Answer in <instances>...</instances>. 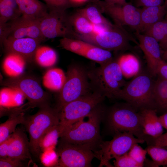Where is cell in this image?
I'll return each mask as SVG.
<instances>
[{
  "mask_svg": "<svg viewBox=\"0 0 167 167\" xmlns=\"http://www.w3.org/2000/svg\"><path fill=\"white\" fill-rule=\"evenodd\" d=\"M88 75L91 90L110 99H116L126 82L118 61L113 59L88 70Z\"/></svg>",
  "mask_w": 167,
  "mask_h": 167,
  "instance_id": "1",
  "label": "cell"
},
{
  "mask_svg": "<svg viewBox=\"0 0 167 167\" xmlns=\"http://www.w3.org/2000/svg\"><path fill=\"white\" fill-rule=\"evenodd\" d=\"M153 77L148 71L139 72L131 80L126 82L116 99L125 101L139 111L155 109Z\"/></svg>",
  "mask_w": 167,
  "mask_h": 167,
  "instance_id": "2",
  "label": "cell"
},
{
  "mask_svg": "<svg viewBox=\"0 0 167 167\" xmlns=\"http://www.w3.org/2000/svg\"><path fill=\"white\" fill-rule=\"evenodd\" d=\"M108 122L110 129L114 134L130 132L144 140L147 144L151 139L143 132L139 111L126 102L116 104L109 109Z\"/></svg>",
  "mask_w": 167,
  "mask_h": 167,
  "instance_id": "3",
  "label": "cell"
},
{
  "mask_svg": "<svg viewBox=\"0 0 167 167\" xmlns=\"http://www.w3.org/2000/svg\"><path fill=\"white\" fill-rule=\"evenodd\" d=\"M60 111L50 106L39 108L35 114L25 117L24 125L29 135V147L32 154L37 156L41 151V140L51 127L59 124Z\"/></svg>",
  "mask_w": 167,
  "mask_h": 167,
  "instance_id": "4",
  "label": "cell"
},
{
  "mask_svg": "<svg viewBox=\"0 0 167 167\" xmlns=\"http://www.w3.org/2000/svg\"><path fill=\"white\" fill-rule=\"evenodd\" d=\"M100 109L97 106L87 117L65 130L61 134V140L73 144L88 147L93 150L100 139Z\"/></svg>",
  "mask_w": 167,
  "mask_h": 167,
  "instance_id": "5",
  "label": "cell"
},
{
  "mask_svg": "<svg viewBox=\"0 0 167 167\" xmlns=\"http://www.w3.org/2000/svg\"><path fill=\"white\" fill-rule=\"evenodd\" d=\"M65 83L59 92L56 107L60 111L67 103L90 92L91 90L88 71L77 64L70 66Z\"/></svg>",
  "mask_w": 167,
  "mask_h": 167,
  "instance_id": "6",
  "label": "cell"
},
{
  "mask_svg": "<svg viewBox=\"0 0 167 167\" xmlns=\"http://www.w3.org/2000/svg\"><path fill=\"white\" fill-rule=\"evenodd\" d=\"M105 97L93 92L65 105L59 113L60 135L65 130L87 117Z\"/></svg>",
  "mask_w": 167,
  "mask_h": 167,
  "instance_id": "7",
  "label": "cell"
},
{
  "mask_svg": "<svg viewBox=\"0 0 167 167\" xmlns=\"http://www.w3.org/2000/svg\"><path fill=\"white\" fill-rule=\"evenodd\" d=\"M145 142L130 132L117 133L111 140L101 142L100 148L94 152L95 157L100 161L99 167H113L109 163L111 159L128 152L134 144Z\"/></svg>",
  "mask_w": 167,
  "mask_h": 167,
  "instance_id": "8",
  "label": "cell"
},
{
  "mask_svg": "<svg viewBox=\"0 0 167 167\" xmlns=\"http://www.w3.org/2000/svg\"><path fill=\"white\" fill-rule=\"evenodd\" d=\"M1 85L19 89L28 100L30 108H39L50 105V97L44 91L35 79L22 75L2 80Z\"/></svg>",
  "mask_w": 167,
  "mask_h": 167,
  "instance_id": "9",
  "label": "cell"
},
{
  "mask_svg": "<svg viewBox=\"0 0 167 167\" xmlns=\"http://www.w3.org/2000/svg\"><path fill=\"white\" fill-rule=\"evenodd\" d=\"M40 26L45 38L61 37L78 39L79 35L73 30L70 16L65 11H49L41 19Z\"/></svg>",
  "mask_w": 167,
  "mask_h": 167,
  "instance_id": "10",
  "label": "cell"
},
{
  "mask_svg": "<svg viewBox=\"0 0 167 167\" xmlns=\"http://www.w3.org/2000/svg\"><path fill=\"white\" fill-rule=\"evenodd\" d=\"M58 148L59 157L57 166L61 167H88L95 157L92 149L82 145L61 140Z\"/></svg>",
  "mask_w": 167,
  "mask_h": 167,
  "instance_id": "11",
  "label": "cell"
},
{
  "mask_svg": "<svg viewBox=\"0 0 167 167\" xmlns=\"http://www.w3.org/2000/svg\"><path fill=\"white\" fill-rule=\"evenodd\" d=\"M117 25L99 32L86 36L79 35L78 39L103 49L119 51L129 49L126 34Z\"/></svg>",
  "mask_w": 167,
  "mask_h": 167,
  "instance_id": "12",
  "label": "cell"
},
{
  "mask_svg": "<svg viewBox=\"0 0 167 167\" xmlns=\"http://www.w3.org/2000/svg\"><path fill=\"white\" fill-rule=\"evenodd\" d=\"M95 3L113 19L117 25H127L138 31L141 22V8L129 3L120 5L108 4L104 1H99Z\"/></svg>",
  "mask_w": 167,
  "mask_h": 167,
  "instance_id": "13",
  "label": "cell"
},
{
  "mask_svg": "<svg viewBox=\"0 0 167 167\" xmlns=\"http://www.w3.org/2000/svg\"><path fill=\"white\" fill-rule=\"evenodd\" d=\"M135 33L146 60L148 71L152 77H155L157 75L158 66L163 60L159 44L150 36L137 31Z\"/></svg>",
  "mask_w": 167,
  "mask_h": 167,
  "instance_id": "14",
  "label": "cell"
},
{
  "mask_svg": "<svg viewBox=\"0 0 167 167\" xmlns=\"http://www.w3.org/2000/svg\"><path fill=\"white\" fill-rule=\"evenodd\" d=\"M45 40L29 37L15 38L8 37L4 41L2 47L7 53L18 54L27 62L34 60L35 53L41 43Z\"/></svg>",
  "mask_w": 167,
  "mask_h": 167,
  "instance_id": "15",
  "label": "cell"
},
{
  "mask_svg": "<svg viewBox=\"0 0 167 167\" xmlns=\"http://www.w3.org/2000/svg\"><path fill=\"white\" fill-rule=\"evenodd\" d=\"M41 20L21 15L8 22L11 30L8 37L15 38L29 37L45 40V38L43 35L40 28Z\"/></svg>",
  "mask_w": 167,
  "mask_h": 167,
  "instance_id": "16",
  "label": "cell"
},
{
  "mask_svg": "<svg viewBox=\"0 0 167 167\" xmlns=\"http://www.w3.org/2000/svg\"><path fill=\"white\" fill-rule=\"evenodd\" d=\"M13 139L9 149L8 157L22 161L31 158L29 141L21 129H16L12 133Z\"/></svg>",
  "mask_w": 167,
  "mask_h": 167,
  "instance_id": "17",
  "label": "cell"
},
{
  "mask_svg": "<svg viewBox=\"0 0 167 167\" xmlns=\"http://www.w3.org/2000/svg\"><path fill=\"white\" fill-rule=\"evenodd\" d=\"M143 132L146 135L155 138L163 133L162 125L155 109H146L139 111Z\"/></svg>",
  "mask_w": 167,
  "mask_h": 167,
  "instance_id": "18",
  "label": "cell"
},
{
  "mask_svg": "<svg viewBox=\"0 0 167 167\" xmlns=\"http://www.w3.org/2000/svg\"><path fill=\"white\" fill-rule=\"evenodd\" d=\"M22 15L41 20L49 12L47 6L38 0H16Z\"/></svg>",
  "mask_w": 167,
  "mask_h": 167,
  "instance_id": "19",
  "label": "cell"
},
{
  "mask_svg": "<svg viewBox=\"0 0 167 167\" xmlns=\"http://www.w3.org/2000/svg\"><path fill=\"white\" fill-rule=\"evenodd\" d=\"M167 13V10L164 4L160 6L142 7L141 11L140 26L137 32H144L152 25L163 20Z\"/></svg>",
  "mask_w": 167,
  "mask_h": 167,
  "instance_id": "20",
  "label": "cell"
},
{
  "mask_svg": "<svg viewBox=\"0 0 167 167\" xmlns=\"http://www.w3.org/2000/svg\"><path fill=\"white\" fill-rule=\"evenodd\" d=\"M7 54L2 64L5 73L10 78L22 75L27 62L26 60L18 54L13 53Z\"/></svg>",
  "mask_w": 167,
  "mask_h": 167,
  "instance_id": "21",
  "label": "cell"
},
{
  "mask_svg": "<svg viewBox=\"0 0 167 167\" xmlns=\"http://www.w3.org/2000/svg\"><path fill=\"white\" fill-rule=\"evenodd\" d=\"M21 109H17L11 113L8 119L0 125V143L6 139L16 130L17 125H24L25 116Z\"/></svg>",
  "mask_w": 167,
  "mask_h": 167,
  "instance_id": "22",
  "label": "cell"
},
{
  "mask_svg": "<svg viewBox=\"0 0 167 167\" xmlns=\"http://www.w3.org/2000/svg\"><path fill=\"white\" fill-rule=\"evenodd\" d=\"M66 75L59 68L49 69L42 78V83L47 89L53 91L59 92L62 88L66 81Z\"/></svg>",
  "mask_w": 167,
  "mask_h": 167,
  "instance_id": "23",
  "label": "cell"
},
{
  "mask_svg": "<svg viewBox=\"0 0 167 167\" xmlns=\"http://www.w3.org/2000/svg\"><path fill=\"white\" fill-rule=\"evenodd\" d=\"M155 80L153 98L156 112H167V80L157 76Z\"/></svg>",
  "mask_w": 167,
  "mask_h": 167,
  "instance_id": "24",
  "label": "cell"
},
{
  "mask_svg": "<svg viewBox=\"0 0 167 167\" xmlns=\"http://www.w3.org/2000/svg\"><path fill=\"white\" fill-rule=\"evenodd\" d=\"M58 59L56 51L52 48L46 46L40 45L37 49L34 60L39 66L48 67L54 65Z\"/></svg>",
  "mask_w": 167,
  "mask_h": 167,
  "instance_id": "25",
  "label": "cell"
},
{
  "mask_svg": "<svg viewBox=\"0 0 167 167\" xmlns=\"http://www.w3.org/2000/svg\"><path fill=\"white\" fill-rule=\"evenodd\" d=\"M78 11L84 15L94 25L108 29L113 27L102 15L96 6L91 5L79 9Z\"/></svg>",
  "mask_w": 167,
  "mask_h": 167,
  "instance_id": "26",
  "label": "cell"
},
{
  "mask_svg": "<svg viewBox=\"0 0 167 167\" xmlns=\"http://www.w3.org/2000/svg\"><path fill=\"white\" fill-rule=\"evenodd\" d=\"M22 15L16 0H0V22L6 23Z\"/></svg>",
  "mask_w": 167,
  "mask_h": 167,
  "instance_id": "27",
  "label": "cell"
},
{
  "mask_svg": "<svg viewBox=\"0 0 167 167\" xmlns=\"http://www.w3.org/2000/svg\"><path fill=\"white\" fill-rule=\"evenodd\" d=\"M144 32L156 39L161 49L164 50L167 49V22L163 20L159 21Z\"/></svg>",
  "mask_w": 167,
  "mask_h": 167,
  "instance_id": "28",
  "label": "cell"
},
{
  "mask_svg": "<svg viewBox=\"0 0 167 167\" xmlns=\"http://www.w3.org/2000/svg\"><path fill=\"white\" fill-rule=\"evenodd\" d=\"M70 19L73 28L78 34L86 36L95 32L94 25L79 11L70 16Z\"/></svg>",
  "mask_w": 167,
  "mask_h": 167,
  "instance_id": "29",
  "label": "cell"
},
{
  "mask_svg": "<svg viewBox=\"0 0 167 167\" xmlns=\"http://www.w3.org/2000/svg\"><path fill=\"white\" fill-rule=\"evenodd\" d=\"M118 62L124 77H130L135 75L139 72V62L133 55H123L118 59Z\"/></svg>",
  "mask_w": 167,
  "mask_h": 167,
  "instance_id": "30",
  "label": "cell"
},
{
  "mask_svg": "<svg viewBox=\"0 0 167 167\" xmlns=\"http://www.w3.org/2000/svg\"><path fill=\"white\" fill-rule=\"evenodd\" d=\"M83 56L98 63L100 65L113 59L112 54L110 51L90 43L85 49Z\"/></svg>",
  "mask_w": 167,
  "mask_h": 167,
  "instance_id": "31",
  "label": "cell"
},
{
  "mask_svg": "<svg viewBox=\"0 0 167 167\" xmlns=\"http://www.w3.org/2000/svg\"><path fill=\"white\" fill-rule=\"evenodd\" d=\"M60 44L63 49L83 56L89 43L79 39L63 37L60 40Z\"/></svg>",
  "mask_w": 167,
  "mask_h": 167,
  "instance_id": "32",
  "label": "cell"
},
{
  "mask_svg": "<svg viewBox=\"0 0 167 167\" xmlns=\"http://www.w3.org/2000/svg\"><path fill=\"white\" fill-rule=\"evenodd\" d=\"M146 149L152 159V162L149 163L151 164V166L158 167L167 165V150L152 145H148Z\"/></svg>",
  "mask_w": 167,
  "mask_h": 167,
  "instance_id": "33",
  "label": "cell"
},
{
  "mask_svg": "<svg viewBox=\"0 0 167 167\" xmlns=\"http://www.w3.org/2000/svg\"><path fill=\"white\" fill-rule=\"evenodd\" d=\"M60 135L59 125L53 126L44 135L40 143L41 150H46L51 147L54 146Z\"/></svg>",
  "mask_w": 167,
  "mask_h": 167,
  "instance_id": "34",
  "label": "cell"
},
{
  "mask_svg": "<svg viewBox=\"0 0 167 167\" xmlns=\"http://www.w3.org/2000/svg\"><path fill=\"white\" fill-rule=\"evenodd\" d=\"M138 144H134L128 153L135 162L143 167L146 161V155L147 152L146 149H143Z\"/></svg>",
  "mask_w": 167,
  "mask_h": 167,
  "instance_id": "35",
  "label": "cell"
},
{
  "mask_svg": "<svg viewBox=\"0 0 167 167\" xmlns=\"http://www.w3.org/2000/svg\"><path fill=\"white\" fill-rule=\"evenodd\" d=\"M113 164L116 167H142L128 155V152L115 158Z\"/></svg>",
  "mask_w": 167,
  "mask_h": 167,
  "instance_id": "36",
  "label": "cell"
},
{
  "mask_svg": "<svg viewBox=\"0 0 167 167\" xmlns=\"http://www.w3.org/2000/svg\"><path fill=\"white\" fill-rule=\"evenodd\" d=\"M46 3L49 11H65L72 5L69 0H43Z\"/></svg>",
  "mask_w": 167,
  "mask_h": 167,
  "instance_id": "37",
  "label": "cell"
},
{
  "mask_svg": "<svg viewBox=\"0 0 167 167\" xmlns=\"http://www.w3.org/2000/svg\"><path fill=\"white\" fill-rule=\"evenodd\" d=\"M134 6L137 7L157 6L163 5L165 0H133Z\"/></svg>",
  "mask_w": 167,
  "mask_h": 167,
  "instance_id": "38",
  "label": "cell"
},
{
  "mask_svg": "<svg viewBox=\"0 0 167 167\" xmlns=\"http://www.w3.org/2000/svg\"><path fill=\"white\" fill-rule=\"evenodd\" d=\"M24 166L22 161L8 157L0 158V167H22Z\"/></svg>",
  "mask_w": 167,
  "mask_h": 167,
  "instance_id": "39",
  "label": "cell"
},
{
  "mask_svg": "<svg viewBox=\"0 0 167 167\" xmlns=\"http://www.w3.org/2000/svg\"><path fill=\"white\" fill-rule=\"evenodd\" d=\"M0 93V105L3 107L12 98V88L7 87L1 89Z\"/></svg>",
  "mask_w": 167,
  "mask_h": 167,
  "instance_id": "40",
  "label": "cell"
},
{
  "mask_svg": "<svg viewBox=\"0 0 167 167\" xmlns=\"http://www.w3.org/2000/svg\"><path fill=\"white\" fill-rule=\"evenodd\" d=\"M10 26L8 22H0V43L2 47L4 41L8 37L10 33Z\"/></svg>",
  "mask_w": 167,
  "mask_h": 167,
  "instance_id": "41",
  "label": "cell"
},
{
  "mask_svg": "<svg viewBox=\"0 0 167 167\" xmlns=\"http://www.w3.org/2000/svg\"><path fill=\"white\" fill-rule=\"evenodd\" d=\"M152 145L159 147L167 150V132L163 133L159 137L152 138L148 145Z\"/></svg>",
  "mask_w": 167,
  "mask_h": 167,
  "instance_id": "42",
  "label": "cell"
},
{
  "mask_svg": "<svg viewBox=\"0 0 167 167\" xmlns=\"http://www.w3.org/2000/svg\"><path fill=\"white\" fill-rule=\"evenodd\" d=\"M13 139V136L12 134L6 139L0 143V158L7 156L9 146Z\"/></svg>",
  "mask_w": 167,
  "mask_h": 167,
  "instance_id": "43",
  "label": "cell"
},
{
  "mask_svg": "<svg viewBox=\"0 0 167 167\" xmlns=\"http://www.w3.org/2000/svg\"><path fill=\"white\" fill-rule=\"evenodd\" d=\"M167 80V62L163 60L158 67L157 75Z\"/></svg>",
  "mask_w": 167,
  "mask_h": 167,
  "instance_id": "44",
  "label": "cell"
},
{
  "mask_svg": "<svg viewBox=\"0 0 167 167\" xmlns=\"http://www.w3.org/2000/svg\"><path fill=\"white\" fill-rule=\"evenodd\" d=\"M159 118L164 128L167 130V112L163 113Z\"/></svg>",
  "mask_w": 167,
  "mask_h": 167,
  "instance_id": "45",
  "label": "cell"
},
{
  "mask_svg": "<svg viewBox=\"0 0 167 167\" xmlns=\"http://www.w3.org/2000/svg\"><path fill=\"white\" fill-rule=\"evenodd\" d=\"M72 5L75 4H81L90 0H69Z\"/></svg>",
  "mask_w": 167,
  "mask_h": 167,
  "instance_id": "46",
  "label": "cell"
},
{
  "mask_svg": "<svg viewBox=\"0 0 167 167\" xmlns=\"http://www.w3.org/2000/svg\"><path fill=\"white\" fill-rule=\"evenodd\" d=\"M161 56L163 60L167 61V49L164 50L163 52H162Z\"/></svg>",
  "mask_w": 167,
  "mask_h": 167,
  "instance_id": "47",
  "label": "cell"
},
{
  "mask_svg": "<svg viewBox=\"0 0 167 167\" xmlns=\"http://www.w3.org/2000/svg\"><path fill=\"white\" fill-rule=\"evenodd\" d=\"M104 2L108 4H116L117 0H104Z\"/></svg>",
  "mask_w": 167,
  "mask_h": 167,
  "instance_id": "48",
  "label": "cell"
},
{
  "mask_svg": "<svg viewBox=\"0 0 167 167\" xmlns=\"http://www.w3.org/2000/svg\"><path fill=\"white\" fill-rule=\"evenodd\" d=\"M127 3L126 0H117L116 4L120 5H123Z\"/></svg>",
  "mask_w": 167,
  "mask_h": 167,
  "instance_id": "49",
  "label": "cell"
},
{
  "mask_svg": "<svg viewBox=\"0 0 167 167\" xmlns=\"http://www.w3.org/2000/svg\"><path fill=\"white\" fill-rule=\"evenodd\" d=\"M164 4L165 5L166 7V10H167V0H165L164 3Z\"/></svg>",
  "mask_w": 167,
  "mask_h": 167,
  "instance_id": "50",
  "label": "cell"
},
{
  "mask_svg": "<svg viewBox=\"0 0 167 167\" xmlns=\"http://www.w3.org/2000/svg\"><path fill=\"white\" fill-rule=\"evenodd\" d=\"M91 1L92 2H94L95 3H96L98 2L99 1H100V0H91Z\"/></svg>",
  "mask_w": 167,
  "mask_h": 167,
  "instance_id": "51",
  "label": "cell"
},
{
  "mask_svg": "<svg viewBox=\"0 0 167 167\" xmlns=\"http://www.w3.org/2000/svg\"><path fill=\"white\" fill-rule=\"evenodd\" d=\"M166 62H167V61H166Z\"/></svg>",
  "mask_w": 167,
  "mask_h": 167,
  "instance_id": "52",
  "label": "cell"
},
{
  "mask_svg": "<svg viewBox=\"0 0 167 167\" xmlns=\"http://www.w3.org/2000/svg\"></svg>",
  "mask_w": 167,
  "mask_h": 167,
  "instance_id": "53",
  "label": "cell"
}]
</instances>
